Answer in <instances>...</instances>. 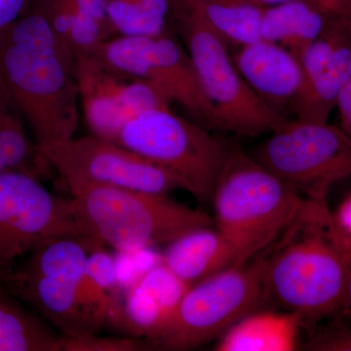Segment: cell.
I'll return each mask as SVG.
<instances>
[{
	"label": "cell",
	"mask_w": 351,
	"mask_h": 351,
	"mask_svg": "<svg viewBox=\"0 0 351 351\" xmlns=\"http://www.w3.org/2000/svg\"><path fill=\"white\" fill-rule=\"evenodd\" d=\"M331 214L326 203L306 198L267 255L255 258L267 301L298 314L309 331L339 313L351 272L332 237Z\"/></svg>",
	"instance_id": "2"
},
{
	"label": "cell",
	"mask_w": 351,
	"mask_h": 351,
	"mask_svg": "<svg viewBox=\"0 0 351 351\" xmlns=\"http://www.w3.org/2000/svg\"><path fill=\"white\" fill-rule=\"evenodd\" d=\"M124 289L120 283L117 260L98 247L90 253L80 286V306L89 334L106 325L115 326Z\"/></svg>",
	"instance_id": "19"
},
{
	"label": "cell",
	"mask_w": 351,
	"mask_h": 351,
	"mask_svg": "<svg viewBox=\"0 0 351 351\" xmlns=\"http://www.w3.org/2000/svg\"><path fill=\"white\" fill-rule=\"evenodd\" d=\"M267 302L260 263L232 265L189 286L152 350H191L218 339Z\"/></svg>",
	"instance_id": "7"
},
{
	"label": "cell",
	"mask_w": 351,
	"mask_h": 351,
	"mask_svg": "<svg viewBox=\"0 0 351 351\" xmlns=\"http://www.w3.org/2000/svg\"><path fill=\"white\" fill-rule=\"evenodd\" d=\"M71 1L83 12L91 16L106 27H110L113 32L108 18V5L110 0H71Z\"/></svg>",
	"instance_id": "29"
},
{
	"label": "cell",
	"mask_w": 351,
	"mask_h": 351,
	"mask_svg": "<svg viewBox=\"0 0 351 351\" xmlns=\"http://www.w3.org/2000/svg\"><path fill=\"white\" fill-rule=\"evenodd\" d=\"M330 12L351 18V0H314Z\"/></svg>",
	"instance_id": "31"
},
{
	"label": "cell",
	"mask_w": 351,
	"mask_h": 351,
	"mask_svg": "<svg viewBox=\"0 0 351 351\" xmlns=\"http://www.w3.org/2000/svg\"><path fill=\"white\" fill-rule=\"evenodd\" d=\"M287 1H291V0H256V2L261 6L265 5V4H280Z\"/></svg>",
	"instance_id": "34"
},
{
	"label": "cell",
	"mask_w": 351,
	"mask_h": 351,
	"mask_svg": "<svg viewBox=\"0 0 351 351\" xmlns=\"http://www.w3.org/2000/svg\"><path fill=\"white\" fill-rule=\"evenodd\" d=\"M152 350L151 343L138 338H110L94 334L63 336L61 351H143Z\"/></svg>",
	"instance_id": "26"
},
{
	"label": "cell",
	"mask_w": 351,
	"mask_h": 351,
	"mask_svg": "<svg viewBox=\"0 0 351 351\" xmlns=\"http://www.w3.org/2000/svg\"><path fill=\"white\" fill-rule=\"evenodd\" d=\"M58 41L75 57L91 55L113 32L71 0H36Z\"/></svg>",
	"instance_id": "23"
},
{
	"label": "cell",
	"mask_w": 351,
	"mask_h": 351,
	"mask_svg": "<svg viewBox=\"0 0 351 351\" xmlns=\"http://www.w3.org/2000/svg\"><path fill=\"white\" fill-rule=\"evenodd\" d=\"M226 44L241 47L263 40L262 6L225 0H180Z\"/></svg>",
	"instance_id": "21"
},
{
	"label": "cell",
	"mask_w": 351,
	"mask_h": 351,
	"mask_svg": "<svg viewBox=\"0 0 351 351\" xmlns=\"http://www.w3.org/2000/svg\"><path fill=\"white\" fill-rule=\"evenodd\" d=\"M80 99L91 134L117 143L124 126L172 101L154 83L112 69L92 55L75 58Z\"/></svg>",
	"instance_id": "13"
},
{
	"label": "cell",
	"mask_w": 351,
	"mask_h": 351,
	"mask_svg": "<svg viewBox=\"0 0 351 351\" xmlns=\"http://www.w3.org/2000/svg\"><path fill=\"white\" fill-rule=\"evenodd\" d=\"M62 343L43 317L0 288V351H61Z\"/></svg>",
	"instance_id": "22"
},
{
	"label": "cell",
	"mask_w": 351,
	"mask_h": 351,
	"mask_svg": "<svg viewBox=\"0 0 351 351\" xmlns=\"http://www.w3.org/2000/svg\"><path fill=\"white\" fill-rule=\"evenodd\" d=\"M34 2V0H0V32L19 20Z\"/></svg>",
	"instance_id": "28"
},
{
	"label": "cell",
	"mask_w": 351,
	"mask_h": 351,
	"mask_svg": "<svg viewBox=\"0 0 351 351\" xmlns=\"http://www.w3.org/2000/svg\"><path fill=\"white\" fill-rule=\"evenodd\" d=\"M225 1L243 2V3L258 4L257 2H256V0H225Z\"/></svg>",
	"instance_id": "35"
},
{
	"label": "cell",
	"mask_w": 351,
	"mask_h": 351,
	"mask_svg": "<svg viewBox=\"0 0 351 351\" xmlns=\"http://www.w3.org/2000/svg\"><path fill=\"white\" fill-rule=\"evenodd\" d=\"M2 171H7L5 167H4L3 163H2L1 158H0V172Z\"/></svg>",
	"instance_id": "36"
},
{
	"label": "cell",
	"mask_w": 351,
	"mask_h": 351,
	"mask_svg": "<svg viewBox=\"0 0 351 351\" xmlns=\"http://www.w3.org/2000/svg\"><path fill=\"white\" fill-rule=\"evenodd\" d=\"M331 216L332 237L351 263V193L343 198Z\"/></svg>",
	"instance_id": "27"
},
{
	"label": "cell",
	"mask_w": 351,
	"mask_h": 351,
	"mask_svg": "<svg viewBox=\"0 0 351 351\" xmlns=\"http://www.w3.org/2000/svg\"><path fill=\"white\" fill-rule=\"evenodd\" d=\"M314 0H291L263 10V40L282 46L298 59L320 36L332 15Z\"/></svg>",
	"instance_id": "20"
},
{
	"label": "cell",
	"mask_w": 351,
	"mask_h": 351,
	"mask_svg": "<svg viewBox=\"0 0 351 351\" xmlns=\"http://www.w3.org/2000/svg\"><path fill=\"white\" fill-rule=\"evenodd\" d=\"M117 144L167 170L201 203L211 200L232 149L223 138L170 108L147 110L131 119Z\"/></svg>",
	"instance_id": "6"
},
{
	"label": "cell",
	"mask_w": 351,
	"mask_h": 351,
	"mask_svg": "<svg viewBox=\"0 0 351 351\" xmlns=\"http://www.w3.org/2000/svg\"><path fill=\"white\" fill-rule=\"evenodd\" d=\"M251 156L304 197L326 204L332 186L351 175V142L328 123L289 120Z\"/></svg>",
	"instance_id": "8"
},
{
	"label": "cell",
	"mask_w": 351,
	"mask_h": 351,
	"mask_svg": "<svg viewBox=\"0 0 351 351\" xmlns=\"http://www.w3.org/2000/svg\"><path fill=\"white\" fill-rule=\"evenodd\" d=\"M233 62L267 105L280 113L290 108L302 82L301 61L293 53L263 39L241 47Z\"/></svg>",
	"instance_id": "16"
},
{
	"label": "cell",
	"mask_w": 351,
	"mask_h": 351,
	"mask_svg": "<svg viewBox=\"0 0 351 351\" xmlns=\"http://www.w3.org/2000/svg\"><path fill=\"white\" fill-rule=\"evenodd\" d=\"M0 80L38 145L75 137L80 101L75 57L58 41L36 0L0 32Z\"/></svg>",
	"instance_id": "1"
},
{
	"label": "cell",
	"mask_w": 351,
	"mask_h": 351,
	"mask_svg": "<svg viewBox=\"0 0 351 351\" xmlns=\"http://www.w3.org/2000/svg\"><path fill=\"white\" fill-rule=\"evenodd\" d=\"M336 108H338L341 119L339 128L351 142V78L339 94Z\"/></svg>",
	"instance_id": "30"
},
{
	"label": "cell",
	"mask_w": 351,
	"mask_h": 351,
	"mask_svg": "<svg viewBox=\"0 0 351 351\" xmlns=\"http://www.w3.org/2000/svg\"><path fill=\"white\" fill-rule=\"evenodd\" d=\"M302 82L290 105L295 120L328 123L351 78V18L332 14L301 58Z\"/></svg>",
	"instance_id": "14"
},
{
	"label": "cell",
	"mask_w": 351,
	"mask_h": 351,
	"mask_svg": "<svg viewBox=\"0 0 351 351\" xmlns=\"http://www.w3.org/2000/svg\"><path fill=\"white\" fill-rule=\"evenodd\" d=\"M336 315L341 316V318L351 323V272L348 277V284H346L345 295H343V302H341V308Z\"/></svg>",
	"instance_id": "32"
},
{
	"label": "cell",
	"mask_w": 351,
	"mask_h": 351,
	"mask_svg": "<svg viewBox=\"0 0 351 351\" xmlns=\"http://www.w3.org/2000/svg\"><path fill=\"white\" fill-rule=\"evenodd\" d=\"M211 200L216 230L230 245L234 265H243L280 237L306 197L250 154L232 147Z\"/></svg>",
	"instance_id": "3"
},
{
	"label": "cell",
	"mask_w": 351,
	"mask_h": 351,
	"mask_svg": "<svg viewBox=\"0 0 351 351\" xmlns=\"http://www.w3.org/2000/svg\"><path fill=\"white\" fill-rule=\"evenodd\" d=\"M172 14L213 110L216 129L258 137L287 123L285 115L270 108L249 86L228 54L225 40L180 0H173Z\"/></svg>",
	"instance_id": "5"
},
{
	"label": "cell",
	"mask_w": 351,
	"mask_h": 351,
	"mask_svg": "<svg viewBox=\"0 0 351 351\" xmlns=\"http://www.w3.org/2000/svg\"><path fill=\"white\" fill-rule=\"evenodd\" d=\"M173 0H110L108 22L114 34L129 38H156L165 32Z\"/></svg>",
	"instance_id": "24"
},
{
	"label": "cell",
	"mask_w": 351,
	"mask_h": 351,
	"mask_svg": "<svg viewBox=\"0 0 351 351\" xmlns=\"http://www.w3.org/2000/svg\"><path fill=\"white\" fill-rule=\"evenodd\" d=\"M309 332L308 338L301 343L308 351H351V323L341 316H332Z\"/></svg>",
	"instance_id": "25"
},
{
	"label": "cell",
	"mask_w": 351,
	"mask_h": 351,
	"mask_svg": "<svg viewBox=\"0 0 351 351\" xmlns=\"http://www.w3.org/2000/svg\"><path fill=\"white\" fill-rule=\"evenodd\" d=\"M13 272L4 271V270L0 269V284H7L10 281L11 276H12Z\"/></svg>",
	"instance_id": "33"
},
{
	"label": "cell",
	"mask_w": 351,
	"mask_h": 351,
	"mask_svg": "<svg viewBox=\"0 0 351 351\" xmlns=\"http://www.w3.org/2000/svg\"><path fill=\"white\" fill-rule=\"evenodd\" d=\"M302 322L286 311H252L223 332L217 351H292L301 348Z\"/></svg>",
	"instance_id": "18"
},
{
	"label": "cell",
	"mask_w": 351,
	"mask_h": 351,
	"mask_svg": "<svg viewBox=\"0 0 351 351\" xmlns=\"http://www.w3.org/2000/svg\"><path fill=\"white\" fill-rule=\"evenodd\" d=\"M161 263L189 286L234 265L230 245L210 226L193 228L166 245Z\"/></svg>",
	"instance_id": "17"
},
{
	"label": "cell",
	"mask_w": 351,
	"mask_h": 351,
	"mask_svg": "<svg viewBox=\"0 0 351 351\" xmlns=\"http://www.w3.org/2000/svg\"><path fill=\"white\" fill-rule=\"evenodd\" d=\"M38 149L69 189L103 186L162 195L184 189L182 182L167 170L93 134L38 145Z\"/></svg>",
	"instance_id": "10"
},
{
	"label": "cell",
	"mask_w": 351,
	"mask_h": 351,
	"mask_svg": "<svg viewBox=\"0 0 351 351\" xmlns=\"http://www.w3.org/2000/svg\"><path fill=\"white\" fill-rule=\"evenodd\" d=\"M189 287L162 263H157L124 289L114 327L134 338L156 341L169 324Z\"/></svg>",
	"instance_id": "15"
},
{
	"label": "cell",
	"mask_w": 351,
	"mask_h": 351,
	"mask_svg": "<svg viewBox=\"0 0 351 351\" xmlns=\"http://www.w3.org/2000/svg\"><path fill=\"white\" fill-rule=\"evenodd\" d=\"M91 55L121 73L154 83L172 103L186 110L193 121L209 130L216 129L213 110L191 57L171 36H119L104 41Z\"/></svg>",
	"instance_id": "12"
},
{
	"label": "cell",
	"mask_w": 351,
	"mask_h": 351,
	"mask_svg": "<svg viewBox=\"0 0 351 351\" xmlns=\"http://www.w3.org/2000/svg\"><path fill=\"white\" fill-rule=\"evenodd\" d=\"M69 191L85 237L119 253L167 245L193 228L212 223L204 212L167 195L103 186Z\"/></svg>",
	"instance_id": "4"
},
{
	"label": "cell",
	"mask_w": 351,
	"mask_h": 351,
	"mask_svg": "<svg viewBox=\"0 0 351 351\" xmlns=\"http://www.w3.org/2000/svg\"><path fill=\"white\" fill-rule=\"evenodd\" d=\"M68 237H86L71 198L52 195L32 176L0 172V269L11 272L21 256Z\"/></svg>",
	"instance_id": "11"
},
{
	"label": "cell",
	"mask_w": 351,
	"mask_h": 351,
	"mask_svg": "<svg viewBox=\"0 0 351 351\" xmlns=\"http://www.w3.org/2000/svg\"><path fill=\"white\" fill-rule=\"evenodd\" d=\"M98 247L104 246L87 237L51 240L32 252L7 285L64 337L89 334L80 311V286L88 257Z\"/></svg>",
	"instance_id": "9"
}]
</instances>
